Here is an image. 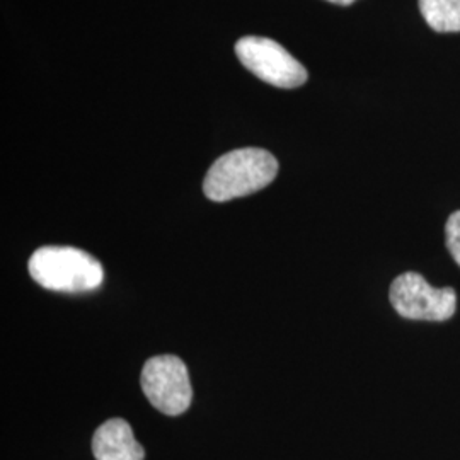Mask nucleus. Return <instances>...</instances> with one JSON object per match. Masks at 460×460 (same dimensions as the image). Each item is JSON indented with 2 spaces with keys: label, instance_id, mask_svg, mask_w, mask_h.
<instances>
[{
  "label": "nucleus",
  "instance_id": "obj_1",
  "mask_svg": "<svg viewBox=\"0 0 460 460\" xmlns=\"http://www.w3.org/2000/svg\"><path fill=\"white\" fill-rule=\"evenodd\" d=\"M277 172L279 163L268 150L237 148L215 161L203 181V191L212 201H230L263 190Z\"/></svg>",
  "mask_w": 460,
  "mask_h": 460
},
{
  "label": "nucleus",
  "instance_id": "obj_2",
  "mask_svg": "<svg viewBox=\"0 0 460 460\" xmlns=\"http://www.w3.org/2000/svg\"><path fill=\"white\" fill-rule=\"evenodd\" d=\"M31 279L53 292L87 294L101 287L104 270L94 256L70 246H45L30 260Z\"/></svg>",
  "mask_w": 460,
  "mask_h": 460
},
{
  "label": "nucleus",
  "instance_id": "obj_3",
  "mask_svg": "<svg viewBox=\"0 0 460 460\" xmlns=\"http://www.w3.org/2000/svg\"><path fill=\"white\" fill-rule=\"evenodd\" d=\"M235 55L256 77L281 89L300 87L307 81L305 66L270 38L244 36L235 45Z\"/></svg>",
  "mask_w": 460,
  "mask_h": 460
},
{
  "label": "nucleus",
  "instance_id": "obj_4",
  "mask_svg": "<svg viewBox=\"0 0 460 460\" xmlns=\"http://www.w3.org/2000/svg\"><path fill=\"white\" fill-rule=\"evenodd\" d=\"M391 302L399 315L412 321H447L457 309L454 288H435L420 273L399 275L391 285Z\"/></svg>",
  "mask_w": 460,
  "mask_h": 460
},
{
  "label": "nucleus",
  "instance_id": "obj_5",
  "mask_svg": "<svg viewBox=\"0 0 460 460\" xmlns=\"http://www.w3.org/2000/svg\"><path fill=\"white\" fill-rule=\"evenodd\" d=\"M142 391L150 404L167 416L182 414L193 397L188 368L176 355L148 358L142 370Z\"/></svg>",
  "mask_w": 460,
  "mask_h": 460
},
{
  "label": "nucleus",
  "instance_id": "obj_6",
  "mask_svg": "<svg viewBox=\"0 0 460 460\" xmlns=\"http://www.w3.org/2000/svg\"><path fill=\"white\" fill-rule=\"evenodd\" d=\"M96 460H144L146 450L135 440L133 429L125 420L113 418L96 429L93 438Z\"/></svg>",
  "mask_w": 460,
  "mask_h": 460
},
{
  "label": "nucleus",
  "instance_id": "obj_7",
  "mask_svg": "<svg viewBox=\"0 0 460 460\" xmlns=\"http://www.w3.org/2000/svg\"><path fill=\"white\" fill-rule=\"evenodd\" d=\"M428 26L438 33L460 31V0H420Z\"/></svg>",
  "mask_w": 460,
  "mask_h": 460
},
{
  "label": "nucleus",
  "instance_id": "obj_8",
  "mask_svg": "<svg viewBox=\"0 0 460 460\" xmlns=\"http://www.w3.org/2000/svg\"><path fill=\"white\" fill-rule=\"evenodd\" d=\"M445 235H447V247L454 261L460 266V210L448 217L445 226Z\"/></svg>",
  "mask_w": 460,
  "mask_h": 460
},
{
  "label": "nucleus",
  "instance_id": "obj_9",
  "mask_svg": "<svg viewBox=\"0 0 460 460\" xmlns=\"http://www.w3.org/2000/svg\"><path fill=\"white\" fill-rule=\"evenodd\" d=\"M328 2H332V4H338V5H349V4H353L355 0H328Z\"/></svg>",
  "mask_w": 460,
  "mask_h": 460
}]
</instances>
